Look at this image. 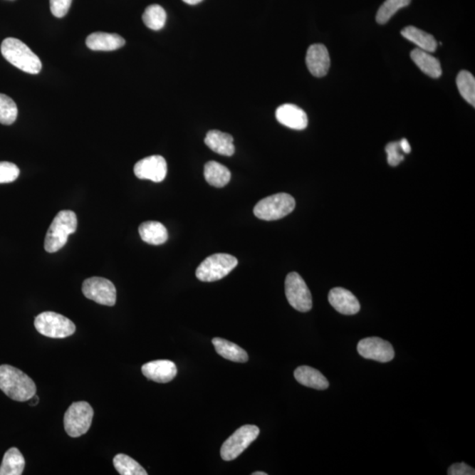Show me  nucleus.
Wrapping results in <instances>:
<instances>
[{
	"instance_id": "f257e3e1",
	"label": "nucleus",
	"mask_w": 475,
	"mask_h": 475,
	"mask_svg": "<svg viewBox=\"0 0 475 475\" xmlns=\"http://www.w3.org/2000/svg\"><path fill=\"white\" fill-rule=\"evenodd\" d=\"M0 389L14 401L28 402L36 394L35 382L12 365H0Z\"/></svg>"
},
{
	"instance_id": "f03ea898",
	"label": "nucleus",
	"mask_w": 475,
	"mask_h": 475,
	"mask_svg": "<svg viewBox=\"0 0 475 475\" xmlns=\"http://www.w3.org/2000/svg\"><path fill=\"white\" fill-rule=\"evenodd\" d=\"M1 53L7 61L25 73L38 74L42 70L40 58L21 40L13 37L4 40Z\"/></svg>"
},
{
	"instance_id": "7ed1b4c3",
	"label": "nucleus",
	"mask_w": 475,
	"mask_h": 475,
	"mask_svg": "<svg viewBox=\"0 0 475 475\" xmlns=\"http://www.w3.org/2000/svg\"><path fill=\"white\" fill-rule=\"evenodd\" d=\"M77 226V216L73 212L66 209L58 212L48 228L44 249L48 253L58 252L68 241L69 235L76 231Z\"/></svg>"
},
{
	"instance_id": "20e7f679",
	"label": "nucleus",
	"mask_w": 475,
	"mask_h": 475,
	"mask_svg": "<svg viewBox=\"0 0 475 475\" xmlns=\"http://www.w3.org/2000/svg\"><path fill=\"white\" fill-rule=\"evenodd\" d=\"M296 202L289 194H272L258 202L254 209L256 218L266 221L284 218L294 211Z\"/></svg>"
},
{
	"instance_id": "39448f33",
	"label": "nucleus",
	"mask_w": 475,
	"mask_h": 475,
	"mask_svg": "<svg viewBox=\"0 0 475 475\" xmlns=\"http://www.w3.org/2000/svg\"><path fill=\"white\" fill-rule=\"evenodd\" d=\"M236 257L228 254H215L198 266L196 276L202 282H215L230 274L237 267Z\"/></svg>"
},
{
	"instance_id": "423d86ee",
	"label": "nucleus",
	"mask_w": 475,
	"mask_h": 475,
	"mask_svg": "<svg viewBox=\"0 0 475 475\" xmlns=\"http://www.w3.org/2000/svg\"><path fill=\"white\" fill-rule=\"evenodd\" d=\"M35 327L41 335L55 339L69 338L76 331L72 320L53 312L40 313L36 318Z\"/></svg>"
},
{
	"instance_id": "0eeeda50",
	"label": "nucleus",
	"mask_w": 475,
	"mask_h": 475,
	"mask_svg": "<svg viewBox=\"0 0 475 475\" xmlns=\"http://www.w3.org/2000/svg\"><path fill=\"white\" fill-rule=\"evenodd\" d=\"M93 409L87 402H74L67 409L63 424L67 434L72 437L85 435L91 427Z\"/></svg>"
},
{
	"instance_id": "6e6552de",
	"label": "nucleus",
	"mask_w": 475,
	"mask_h": 475,
	"mask_svg": "<svg viewBox=\"0 0 475 475\" xmlns=\"http://www.w3.org/2000/svg\"><path fill=\"white\" fill-rule=\"evenodd\" d=\"M259 434L260 429L256 425H244L238 429L223 444L220 454L224 461H231L238 458L257 439Z\"/></svg>"
},
{
	"instance_id": "1a4fd4ad",
	"label": "nucleus",
	"mask_w": 475,
	"mask_h": 475,
	"mask_svg": "<svg viewBox=\"0 0 475 475\" xmlns=\"http://www.w3.org/2000/svg\"><path fill=\"white\" fill-rule=\"evenodd\" d=\"M286 295L289 304L297 311L306 313L312 309V294L304 279L297 272H291L286 276Z\"/></svg>"
},
{
	"instance_id": "9d476101",
	"label": "nucleus",
	"mask_w": 475,
	"mask_h": 475,
	"mask_svg": "<svg viewBox=\"0 0 475 475\" xmlns=\"http://www.w3.org/2000/svg\"><path fill=\"white\" fill-rule=\"evenodd\" d=\"M82 291L85 298L100 305L113 306L117 302V289L114 283L106 278H91L85 280Z\"/></svg>"
},
{
	"instance_id": "9b49d317",
	"label": "nucleus",
	"mask_w": 475,
	"mask_h": 475,
	"mask_svg": "<svg viewBox=\"0 0 475 475\" xmlns=\"http://www.w3.org/2000/svg\"><path fill=\"white\" fill-rule=\"evenodd\" d=\"M357 351L364 358L380 362H390L395 356L392 344L380 338L361 340L357 344Z\"/></svg>"
},
{
	"instance_id": "f8f14e48",
	"label": "nucleus",
	"mask_w": 475,
	"mask_h": 475,
	"mask_svg": "<svg viewBox=\"0 0 475 475\" xmlns=\"http://www.w3.org/2000/svg\"><path fill=\"white\" fill-rule=\"evenodd\" d=\"M134 173L138 179L162 182L167 174L166 160L160 155L147 157L135 165Z\"/></svg>"
},
{
	"instance_id": "ddd939ff",
	"label": "nucleus",
	"mask_w": 475,
	"mask_h": 475,
	"mask_svg": "<svg viewBox=\"0 0 475 475\" xmlns=\"http://www.w3.org/2000/svg\"><path fill=\"white\" fill-rule=\"evenodd\" d=\"M328 301L336 311L344 315H355L360 311V303L350 291L336 287L329 291Z\"/></svg>"
},
{
	"instance_id": "4468645a",
	"label": "nucleus",
	"mask_w": 475,
	"mask_h": 475,
	"mask_svg": "<svg viewBox=\"0 0 475 475\" xmlns=\"http://www.w3.org/2000/svg\"><path fill=\"white\" fill-rule=\"evenodd\" d=\"M306 62L314 77L326 76L330 67V57L326 46L323 44L311 45L306 53Z\"/></svg>"
},
{
	"instance_id": "2eb2a0df",
	"label": "nucleus",
	"mask_w": 475,
	"mask_h": 475,
	"mask_svg": "<svg viewBox=\"0 0 475 475\" xmlns=\"http://www.w3.org/2000/svg\"><path fill=\"white\" fill-rule=\"evenodd\" d=\"M276 118L288 128L302 130L308 125V118L302 108L294 104H283L276 111Z\"/></svg>"
},
{
	"instance_id": "dca6fc26",
	"label": "nucleus",
	"mask_w": 475,
	"mask_h": 475,
	"mask_svg": "<svg viewBox=\"0 0 475 475\" xmlns=\"http://www.w3.org/2000/svg\"><path fill=\"white\" fill-rule=\"evenodd\" d=\"M142 372L147 379L158 383H167L177 376V368L170 360H156L149 362L142 366Z\"/></svg>"
},
{
	"instance_id": "f3484780",
	"label": "nucleus",
	"mask_w": 475,
	"mask_h": 475,
	"mask_svg": "<svg viewBox=\"0 0 475 475\" xmlns=\"http://www.w3.org/2000/svg\"><path fill=\"white\" fill-rule=\"evenodd\" d=\"M85 43L92 51H112L125 46V40L117 33L95 32L88 37Z\"/></svg>"
},
{
	"instance_id": "a211bd4d",
	"label": "nucleus",
	"mask_w": 475,
	"mask_h": 475,
	"mask_svg": "<svg viewBox=\"0 0 475 475\" xmlns=\"http://www.w3.org/2000/svg\"><path fill=\"white\" fill-rule=\"evenodd\" d=\"M295 379L299 384L317 390H326L329 387L328 380L318 370L310 366H299L294 372Z\"/></svg>"
},
{
	"instance_id": "6ab92c4d",
	"label": "nucleus",
	"mask_w": 475,
	"mask_h": 475,
	"mask_svg": "<svg viewBox=\"0 0 475 475\" xmlns=\"http://www.w3.org/2000/svg\"><path fill=\"white\" fill-rule=\"evenodd\" d=\"M205 145L213 152L224 156H233L235 152L234 137L230 134L209 130L204 140Z\"/></svg>"
},
{
	"instance_id": "aec40b11",
	"label": "nucleus",
	"mask_w": 475,
	"mask_h": 475,
	"mask_svg": "<svg viewBox=\"0 0 475 475\" xmlns=\"http://www.w3.org/2000/svg\"><path fill=\"white\" fill-rule=\"evenodd\" d=\"M410 57L422 72L428 76L437 78L442 75V67L439 60L434 58L429 52L416 48L411 52Z\"/></svg>"
},
{
	"instance_id": "412c9836",
	"label": "nucleus",
	"mask_w": 475,
	"mask_h": 475,
	"mask_svg": "<svg viewBox=\"0 0 475 475\" xmlns=\"http://www.w3.org/2000/svg\"><path fill=\"white\" fill-rule=\"evenodd\" d=\"M138 231L141 239L150 245H162L168 239L167 228L160 222L147 221L141 224Z\"/></svg>"
},
{
	"instance_id": "4be33fe9",
	"label": "nucleus",
	"mask_w": 475,
	"mask_h": 475,
	"mask_svg": "<svg viewBox=\"0 0 475 475\" xmlns=\"http://www.w3.org/2000/svg\"><path fill=\"white\" fill-rule=\"evenodd\" d=\"M212 344L215 347L216 353L227 360L236 362H246L249 361V355L246 350L234 343L227 341L222 338H213Z\"/></svg>"
},
{
	"instance_id": "5701e85b",
	"label": "nucleus",
	"mask_w": 475,
	"mask_h": 475,
	"mask_svg": "<svg viewBox=\"0 0 475 475\" xmlns=\"http://www.w3.org/2000/svg\"><path fill=\"white\" fill-rule=\"evenodd\" d=\"M402 36L418 46L422 51L434 52L437 50V43L435 37L424 30L419 29L413 26H409L402 30Z\"/></svg>"
},
{
	"instance_id": "b1692460",
	"label": "nucleus",
	"mask_w": 475,
	"mask_h": 475,
	"mask_svg": "<svg viewBox=\"0 0 475 475\" xmlns=\"http://www.w3.org/2000/svg\"><path fill=\"white\" fill-rule=\"evenodd\" d=\"M231 172L222 164L209 162L204 166V178L209 185L216 188H223L229 183Z\"/></svg>"
},
{
	"instance_id": "393cba45",
	"label": "nucleus",
	"mask_w": 475,
	"mask_h": 475,
	"mask_svg": "<svg viewBox=\"0 0 475 475\" xmlns=\"http://www.w3.org/2000/svg\"><path fill=\"white\" fill-rule=\"evenodd\" d=\"M25 469V459L17 448H10L4 455L0 475H21Z\"/></svg>"
},
{
	"instance_id": "a878e982",
	"label": "nucleus",
	"mask_w": 475,
	"mask_h": 475,
	"mask_svg": "<svg viewBox=\"0 0 475 475\" xmlns=\"http://www.w3.org/2000/svg\"><path fill=\"white\" fill-rule=\"evenodd\" d=\"M114 466L121 475H147V471L132 458L125 454H118L114 458Z\"/></svg>"
},
{
	"instance_id": "bb28decb",
	"label": "nucleus",
	"mask_w": 475,
	"mask_h": 475,
	"mask_svg": "<svg viewBox=\"0 0 475 475\" xmlns=\"http://www.w3.org/2000/svg\"><path fill=\"white\" fill-rule=\"evenodd\" d=\"M167 21V13L160 5L149 6L143 14V21L150 29H162Z\"/></svg>"
},
{
	"instance_id": "cd10ccee",
	"label": "nucleus",
	"mask_w": 475,
	"mask_h": 475,
	"mask_svg": "<svg viewBox=\"0 0 475 475\" xmlns=\"http://www.w3.org/2000/svg\"><path fill=\"white\" fill-rule=\"evenodd\" d=\"M457 87L459 93L467 103L475 106V78L472 73L461 71L458 74Z\"/></svg>"
},
{
	"instance_id": "c85d7f7f",
	"label": "nucleus",
	"mask_w": 475,
	"mask_h": 475,
	"mask_svg": "<svg viewBox=\"0 0 475 475\" xmlns=\"http://www.w3.org/2000/svg\"><path fill=\"white\" fill-rule=\"evenodd\" d=\"M411 0H386L380 7L376 15L377 24H386L400 9L409 6Z\"/></svg>"
},
{
	"instance_id": "c756f323",
	"label": "nucleus",
	"mask_w": 475,
	"mask_h": 475,
	"mask_svg": "<svg viewBox=\"0 0 475 475\" xmlns=\"http://www.w3.org/2000/svg\"><path fill=\"white\" fill-rule=\"evenodd\" d=\"M18 117V108L9 96L0 93V123L11 125Z\"/></svg>"
},
{
	"instance_id": "7c9ffc66",
	"label": "nucleus",
	"mask_w": 475,
	"mask_h": 475,
	"mask_svg": "<svg viewBox=\"0 0 475 475\" xmlns=\"http://www.w3.org/2000/svg\"><path fill=\"white\" fill-rule=\"evenodd\" d=\"M20 175V169L16 165L7 162H0V183H10Z\"/></svg>"
},
{
	"instance_id": "2f4dec72",
	"label": "nucleus",
	"mask_w": 475,
	"mask_h": 475,
	"mask_svg": "<svg viewBox=\"0 0 475 475\" xmlns=\"http://www.w3.org/2000/svg\"><path fill=\"white\" fill-rule=\"evenodd\" d=\"M402 149L400 147V142H392L386 147L387 153V162L392 167L398 166L404 160V155L401 152Z\"/></svg>"
},
{
	"instance_id": "473e14b6",
	"label": "nucleus",
	"mask_w": 475,
	"mask_h": 475,
	"mask_svg": "<svg viewBox=\"0 0 475 475\" xmlns=\"http://www.w3.org/2000/svg\"><path fill=\"white\" fill-rule=\"evenodd\" d=\"M73 0H50L52 14L57 18H63L69 12Z\"/></svg>"
},
{
	"instance_id": "72a5a7b5",
	"label": "nucleus",
	"mask_w": 475,
	"mask_h": 475,
	"mask_svg": "<svg viewBox=\"0 0 475 475\" xmlns=\"http://www.w3.org/2000/svg\"><path fill=\"white\" fill-rule=\"evenodd\" d=\"M447 474L449 475H474L475 470L466 463H455L449 467Z\"/></svg>"
},
{
	"instance_id": "f704fd0d",
	"label": "nucleus",
	"mask_w": 475,
	"mask_h": 475,
	"mask_svg": "<svg viewBox=\"0 0 475 475\" xmlns=\"http://www.w3.org/2000/svg\"><path fill=\"white\" fill-rule=\"evenodd\" d=\"M400 147H401L402 151L404 153H409L411 152L410 145L406 138H403V140L400 141Z\"/></svg>"
},
{
	"instance_id": "c9c22d12",
	"label": "nucleus",
	"mask_w": 475,
	"mask_h": 475,
	"mask_svg": "<svg viewBox=\"0 0 475 475\" xmlns=\"http://www.w3.org/2000/svg\"><path fill=\"white\" fill-rule=\"evenodd\" d=\"M183 2H185L186 4H189V5H197V4L201 3L203 1V0H182Z\"/></svg>"
},
{
	"instance_id": "e433bc0d",
	"label": "nucleus",
	"mask_w": 475,
	"mask_h": 475,
	"mask_svg": "<svg viewBox=\"0 0 475 475\" xmlns=\"http://www.w3.org/2000/svg\"><path fill=\"white\" fill-rule=\"evenodd\" d=\"M267 474H268L267 473L264 472H256L253 474V475H267Z\"/></svg>"
}]
</instances>
